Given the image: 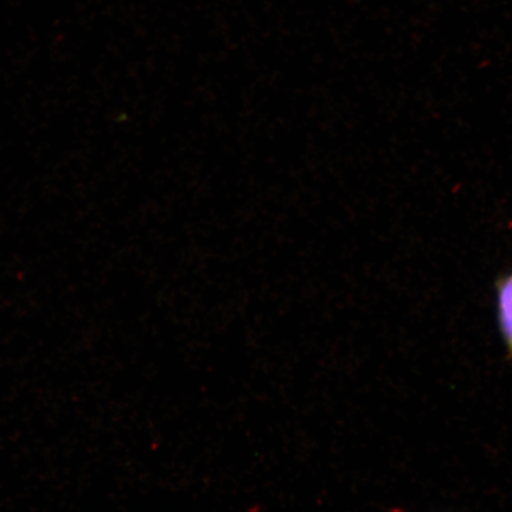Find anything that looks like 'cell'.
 I'll return each mask as SVG.
<instances>
[{
  "mask_svg": "<svg viewBox=\"0 0 512 512\" xmlns=\"http://www.w3.org/2000/svg\"><path fill=\"white\" fill-rule=\"evenodd\" d=\"M497 311L499 329L512 358V273L499 279L497 283Z\"/></svg>",
  "mask_w": 512,
  "mask_h": 512,
  "instance_id": "1",
  "label": "cell"
}]
</instances>
